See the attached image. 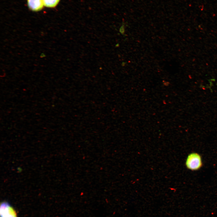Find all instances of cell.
Listing matches in <instances>:
<instances>
[{
	"mask_svg": "<svg viewBox=\"0 0 217 217\" xmlns=\"http://www.w3.org/2000/svg\"><path fill=\"white\" fill-rule=\"evenodd\" d=\"M27 3L29 8L34 11L41 10L44 5L42 0H27Z\"/></svg>",
	"mask_w": 217,
	"mask_h": 217,
	"instance_id": "3",
	"label": "cell"
},
{
	"mask_svg": "<svg viewBox=\"0 0 217 217\" xmlns=\"http://www.w3.org/2000/svg\"><path fill=\"white\" fill-rule=\"evenodd\" d=\"M44 5L47 7L53 8L58 4L60 0H42Z\"/></svg>",
	"mask_w": 217,
	"mask_h": 217,
	"instance_id": "4",
	"label": "cell"
},
{
	"mask_svg": "<svg viewBox=\"0 0 217 217\" xmlns=\"http://www.w3.org/2000/svg\"><path fill=\"white\" fill-rule=\"evenodd\" d=\"M1 217H17V214L14 209L8 202L4 201L0 204Z\"/></svg>",
	"mask_w": 217,
	"mask_h": 217,
	"instance_id": "2",
	"label": "cell"
},
{
	"mask_svg": "<svg viewBox=\"0 0 217 217\" xmlns=\"http://www.w3.org/2000/svg\"><path fill=\"white\" fill-rule=\"evenodd\" d=\"M203 162L201 155L196 152H192L187 156L185 161L187 168L191 171H197L203 166Z\"/></svg>",
	"mask_w": 217,
	"mask_h": 217,
	"instance_id": "1",
	"label": "cell"
}]
</instances>
